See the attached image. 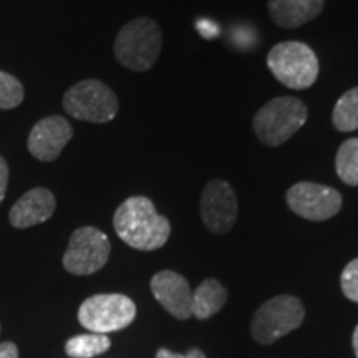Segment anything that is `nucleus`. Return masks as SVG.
<instances>
[{"mask_svg":"<svg viewBox=\"0 0 358 358\" xmlns=\"http://www.w3.org/2000/svg\"><path fill=\"white\" fill-rule=\"evenodd\" d=\"M116 234L124 244L138 250H156L168 243L171 224L156 211L146 196H131L120 204L113 217Z\"/></svg>","mask_w":358,"mask_h":358,"instance_id":"obj_1","label":"nucleus"},{"mask_svg":"<svg viewBox=\"0 0 358 358\" xmlns=\"http://www.w3.org/2000/svg\"><path fill=\"white\" fill-rule=\"evenodd\" d=\"M163 48V32L155 20L134 19L120 30L113 52L120 65L133 71H148L158 62Z\"/></svg>","mask_w":358,"mask_h":358,"instance_id":"obj_2","label":"nucleus"},{"mask_svg":"<svg viewBox=\"0 0 358 358\" xmlns=\"http://www.w3.org/2000/svg\"><path fill=\"white\" fill-rule=\"evenodd\" d=\"M306 103L294 96H279L267 101L254 115V131L264 145L275 148L289 141L307 122Z\"/></svg>","mask_w":358,"mask_h":358,"instance_id":"obj_3","label":"nucleus"},{"mask_svg":"<svg viewBox=\"0 0 358 358\" xmlns=\"http://www.w3.org/2000/svg\"><path fill=\"white\" fill-rule=\"evenodd\" d=\"M267 66L279 82L290 90H306L319 77V58L302 42L277 43L267 55Z\"/></svg>","mask_w":358,"mask_h":358,"instance_id":"obj_4","label":"nucleus"},{"mask_svg":"<svg viewBox=\"0 0 358 358\" xmlns=\"http://www.w3.org/2000/svg\"><path fill=\"white\" fill-rule=\"evenodd\" d=\"M306 319V308L294 295H279L264 302L254 313L250 334L259 343L268 345L299 329Z\"/></svg>","mask_w":358,"mask_h":358,"instance_id":"obj_5","label":"nucleus"},{"mask_svg":"<svg viewBox=\"0 0 358 358\" xmlns=\"http://www.w3.org/2000/svg\"><path fill=\"white\" fill-rule=\"evenodd\" d=\"M64 108L75 120L88 123H108L118 113L115 92L100 80H83L64 96Z\"/></svg>","mask_w":358,"mask_h":358,"instance_id":"obj_6","label":"nucleus"},{"mask_svg":"<svg viewBox=\"0 0 358 358\" xmlns=\"http://www.w3.org/2000/svg\"><path fill=\"white\" fill-rule=\"evenodd\" d=\"M136 317V306L123 294H98L78 308V322L92 334H110L128 327Z\"/></svg>","mask_w":358,"mask_h":358,"instance_id":"obj_7","label":"nucleus"},{"mask_svg":"<svg viewBox=\"0 0 358 358\" xmlns=\"http://www.w3.org/2000/svg\"><path fill=\"white\" fill-rule=\"evenodd\" d=\"M110 241L105 232L92 226L80 227L71 234L64 256V267L73 275H92L105 267L110 257Z\"/></svg>","mask_w":358,"mask_h":358,"instance_id":"obj_8","label":"nucleus"},{"mask_svg":"<svg viewBox=\"0 0 358 358\" xmlns=\"http://www.w3.org/2000/svg\"><path fill=\"white\" fill-rule=\"evenodd\" d=\"M285 201L290 211L315 222L334 217L342 208V196L337 189L310 181L294 185L285 194Z\"/></svg>","mask_w":358,"mask_h":358,"instance_id":"obj_9","label":"nucleus"},{"mask_svg":"<svg viewBox=\"0 0 358 358\" xmlns=\"http://www.w3.org/2000/svg\"><path fill=\"white\" fill-rule=\"evenodd\" d=\"M201 217L204 226L214 234H226L237 221L239 204L229 182L211 179L201 194Z\"/></svg>","mask_w":358,"mask_h":358,"instance_id":"obj_10","label":"nucleus"},{"mask_svg":"<svg viewBox=\"0 0 358 358\" xmlns=\"http://www.w3.org/2000/svg\"><path fill=\"white\" fill-rule=\"evenodd\" d=\"M73 136V128L64 116H47L30 131L29 151L38 161H55Z\"/></svg>","mask_w":358,"mask_h":358,"instance_id":"obj_11","label":"nucleus"},{"mask_svg":"<svg viewBox=\"0 0 358 358\" xmlns=\"http://www.w3.org/2000/svg\"><path fill=\"white\" fill-rule=\"evenodd\" d=\"M151 292L166 310L179 320L192 317V290L189 282L174 271H161L151 279Z\"/></svg>","mask_w":358,"mask_h":358,"instance_id":"obj_12","label":"nucleus"},{"mask_svg":"<svg viewBox=\"0 0 358 358\" xmlns=\"http://www.w3.org/2000/svg\"><path fill=\"white\" fill-rule=\"evenodd\" d=\"M55 196L52 194V191L45 187H35L13 204L8 219L17 229H27V227L48 221L55 213Z\"/></svg>","mask_w":358,"mask_h":358,"instance_id":"obj_13","label":"nucleus"},{"mask_svg":"<svg viewBox=\"0 0 358 358\" xmlns=\"http://www.w3.org/2000/svg\"><path fill=\"white\" fill-rule=\"evenodd\" d=\"M325 0H268L272 22L282 29H297L320 15Z\"/></svg>","mask_w":358,"mask_h":358,"instance_id":"obj_14","label":"nucleus"},{"mask_svg":"<svg viewBox=\"0 0 358 358\" xmlns=\"http://www.w3.org/2000/svg\"><path fill=\"white\" fill-rule=\"evenodd\" d=\"M227 302V290L216 279H206L192 290V317L206 320L217 313Z\"/></svg>","mask_w":358,"mask_h":358,"instance_id":"obj_15","label":"nucleus"},{"mask_svg":"<svg viewBox=\"0 0 358 358\" xmlns=\"http://www.w3.org/2000/svg\"><path fill=\"white\" fill-rule=\"evenodd\" d=\"M332 123L342 133L358 129V87L348 90L338 98L332 113Z\"/></svg>","mask_w":358,"mask_h":358,"instance_id":"obj_16","label":"nucleus"},{"mask_svg":"<svg viewBox=\"0 0 358 358\" xmlns=\"http://www.w3.org/2000/svg\"><path fill=\"white\" fill-rule=\"evenodd\" d=\"M111 347L110 338L103 334H85L65 343L66 355L71 358H92L105 353Z\"/></svg>","mask_w":358,"mask_h":358,"instance_id":"obj_17","label":"nucleus"},{"mask_svg":"<svg viewBox=\"0 0 358 358\" xmlns=\"http://www.w3.org/2000/svg\"><path fill=\"white\" fill-rule=\"evenodd\" d=\"M338 178L348 186H358V138L342 143L335 158Z\"/></svg>","mask_w":358,"mask_h":358,"instance_id":"obj_18","label":"nucleus"},{"mask_svg":"<svg viewBox=\"0 0 358 358\" xmlns=\"http://www.w3.org/2000/svg\"><path fill=\"white\" fill-rule=\"evenodd\" d=\"M24 87L12 75L0 71V110L17 108L24 101Z\"/></svg>","mask_w":358,"mask_h":358,"instance_id":"obj_19","label":"nucleus"},{"mask_svg":"<svg viewBox=\"0 0 358 358\" xmlns=\"http://www.w3.org/2000/svg\"><path fill=\"white\" fill-rule=\"evenodd\" d=\"M340 284L348 301L358 303V259L347 264L340 277Z\"/></svg>","mask_w":358,"mask_h":358,"instance_id":"obj_20","label":"nucleus"},{"mask_svg":"<svg viewBox=\"0 0 358 358\" xmlns=\"http://www.w3.org/2000/svg\"><path fill=\"white\" fill-rule=\"evenodd\" d=\"M8 164L7 161L0 156V204H2L3 198H6V191L8 185Z\"/></svg>","mask_w":358,"mask_h":358,"instance_id":"obj_21","label":"nucleus"},{"mask_svg":"<svg viewBox=\"0 0 358 358\" xmlns=\"http://www.w3.org/2000/svg\"><path fill=\"white\" fill-rule=\"evenodd\" d=\"M0 358H19V350H17L15 343H0Z\"/></svg>","mask_w":358,"mask_h":358,"instance_id":"obj_22","label":"nucleus"},{"mask_svg":"<svg viewBox=\"0 0 358 358\" xmlns=\"http://www.w3.org/2000/svg\"><path fill=\"white\" fill-rule=\"evenodd\" d=\"M156 358H187V357L182 355V353L168 350V348H161V350H158V353H156Z\"/></svg>","mask_w":358,"mask_h":358,"instance_id":"obj_23","label":"nucleus"},{"mask_svg":"<svg viewBox=\"0 0 358 358\" xmlns=\"http://www.w3.org/2000/svg\"><path fill=\"white\" fill-rule=\"evenodd\" d=\"M186 357L187 358H206V355L199 350V348H192V350H189V353H187Z\"/></svg>","mask_w":358,"mask_h":358,"instance_id":"obj_24","label":"nucleus"},{"mask_svg":"<svg viewBox=\"0 0 358 358\" xmlns=\"http://www.w3.org/2000/svg\"><path fill=\"white\" fill-rule=\"evenodd\" d=\"M352 342H353V350H355V355H357V358H358V325H357L355 332H353Z\"/></svg>","mask_w":358,"mask_h":358,"instance_id":"obj_25","label":"nucleus"}]
</instances>
